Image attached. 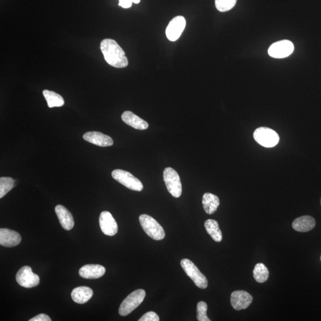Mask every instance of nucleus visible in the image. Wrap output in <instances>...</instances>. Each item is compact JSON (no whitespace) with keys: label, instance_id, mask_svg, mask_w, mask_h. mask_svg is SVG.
I'll return each instance as SVG.
<instances>
[{"label":"nucleus","instance_id":"nucleus-1","mask_svg":"<svg viewBox=\"0 0 321 321\" xmlns=\"http://www.w3.org/2000/svg\"><path fill=\"white\" fill-rule=\"evenodd\" d=\"M101 50L105 60L109 65L116 68L128 66V60L123 50L112 39H105L101 42Z\"/></svg>","mask_w":321,"mask_h":321},{"label":"nucleus","instance_id":"nucleus-2","mask_svg":"<svg viewBox=\"0 0 321 321\" xmlns=\"http://www.w3.org/2000/svg\"><path fill=\"white\" fill-rule=\"evenodd\" d=\"M140 221L144 232L151 238L155 241H161L165 238V233L163 227L151 216L142 214Z\"/></svg>","mask_w":321,"mask_h":321},{"label":"nucleus","instance_id":"nucleus-3","mask_svg":"<svg viewBox=\"0 0 321 321\" xmlns=\"http://www.w3.org/2000/svg\"><path fill=\"white\" fill-rule=\"evenodd\" d=\"M146 292L143 289H138L130 294L120 306L119 313L121 316H127L144 301Z\"/></svg>","mask_w":321,"mask_h":321},{"label":"nucleus","instance_id":"nucleus-4","mask_svg":"<svg viewBox=\"0 0 321 321\" xmlns=\"http://www.w3.org/2000/svg\"><path fill=\"white\" fill-rule=\"evenodd\" d=\"M180 265L196 286L202 289L207 288L208 285L207 279L199 271L194 262L188 259H184L181 260Z\"/></svg>","mask_w":321,"mask_h":321},{"label":"nucleus","instance_id":"nucleus-5","mask_svg":"<svg viewBox=\"0 0 321 321\" xmlns=\"http://www.w3.org/2000/svg\"><path fill=\"white\" fill-rule=\"evenodd\" d=\"M163 178L167 190L173 197H180L182 194V185L177 172L171 167L165 168Z\"/></svg>","mask_w":321,"mask_h":321},{"label":"nucleus","instance_id":"nucleus-6","mask_svg":"<svg viewBox=\"0 0 321 321\" xmlns=\"http://www.w3.org/2000/svg\"><path fill=\"white\" fill-rule=\"evenodd\" d=\"M253 137L257 143L266 148L276 146L280 140L279 134L274 130L265 127L256 128L253 133Z\"/></svg>","mask_w":321,"mask_h":321},{"label":"nucleus","instance_id":"nucleus-7","mask_svg":"<svg viewBox=\"0 0 321 321\" xmlns=\"http://www.w3.org/2000/svg\"><path fill=\"white\" fill-rule=\"evenodd\" d=\"M111 174L115 180L130 190L137 192L143 190L144 186L142 182L129 172L117 169Z\"/></svg>","mask_w":321,"mask_h":321},{"label":"nucleus","instance_id":"nucleus-8","mask_svg":"<svg viewBox=\"0 0 321 321\" xmlns=\"http://www.w3.org/2000/svg\"><path fill=\"white\" fill-rule=\"evenodd\" d=\"M16 281L20 286L29 289L38 286L40 279L38 275L32 272L30 266H24L17 273Z\"/></svg>","mask_w":321,"mask_h":321},{"label":"nucleus","instance_id":"nucleus-9","mask_svg":"<svg viewBox=\"0 0 321 321\" xmlns=\"http://www.w3.org/2000/svg\"><path fill=\"white\" fill-rule=\"evenodd\" d=\"M293 43L288 40H283L273 43L268 50L269 55L273 58L283 59L291 55L293 52Z\"/></svg>","mask_w":321,"mask_h":321},{"label":"nucleus","instance_id":"nucleus-10","mask_svg":"<svg viewBox=\"0 0 321 321\" xmlns=\"http://www.w3.org/2000/svg\"><path fill=\"white\" fill-rule=\"evenodd\" d=\"M187 22L184 16H178L172 19L166 29V36L171 41H175L180 38L185 29Z\"/></svg>","mask_w":321,"mask_h":321},{"label":"nucleus","instance_id":"nucleus-11","mask_svg":"<svg viewBox=\"0 0 321 321\" xmlns=\"http://www.w3.org/2000/svg\"><path fill=\"white\" fill-rule=\"evenodd\" d=\"M100 225L104 235L113 236L118 232V225L113 215L109 211L101 212L100 216Z\"/></svg>","mask_w":321,"mask_h":321},{"label":"nucleus","instance_id":"nucleus-12","mask_svg":"<svg viewBox=\"0 0 321 321\" xmlns=\"http://www.w3.org/2000/svg\"><path fill=\"white\" fill-rule=\"evenodd\" d=\"M252 301V295L243 290L233 292L231 295L232 306L236 310L248 308Z\"/></svg>","mask_w":321,"mask_h":321},{"label":"nucleus","instance_id":"nucleus-13","mask_svg":"<svg viewBox=\"0 0 321 321\" xmlns=\"http://www.w3.org/2000/svg\"><path fill=\"white\" fill-rule=\"evenodd\" d=\"M21 236L18 232L8 228L0 229V245L7 248L18 246L21 242Z\"/></svg>","mask_w":321,"mask_h":321},{"label":"nucleus","instance_id":"nucleus-14","mask_svg":"<svg viewBox=\"0 0 321 321\" xmlns=\"http://www.w3.org/2000/svg\"><path fill=\"white\" fill-rule=\"evenodd\" d=\"M83 137L88 143L99 147H110L114 144L112 138L99 131H89L84 134Z\"/></svg>","mask_w":321,"mask_h":321},{"label":"nucleus","instance_id":"nucleus-15","mask_svg":"<svg viewBox=\"0 0 321 321\" xmlns=\"http://www.w3.org/2000/svg\"><path fill=\"white\" fill-rule=\"evenodd\" d=\"M106 268L102 265L88 264L84 265L79 269V275L85 279H97L106 273Z\"/></svg>","mask_w":321,"mask_h":321},{"label":"nucleus","instance_id":"nucleus-16","mask_svg":"<svg viewBox=\"0 0 321 321\" xmlns=\"http://www.w3.org/2000/svg\"><path fill=\"white\" fill-rule=\"evenodd\" d=\"M121 119L128 126L137 130H146L149 127V124L146 121L142 119L141 118L129 111H124L121 115Z\"/></svg>","mask_w":321,"mask_h":321},{"label":"nucleus","instance_id":"nucleus-17","mask_svg":"<svg viewBox=\"0 0 321 321\" xmlns=\"http://www.w3.org/2000/svg\"><path fill=\"white\" fill-rule=\"evenodd\" d=\"M55 211L62 227L66 231L72 230L74 225V221L73 216L68 209L59 205L56 206Z\"/></svg>","mask_w":321,"mask_h":321},{"label":"nucleus","instance_id":"nucleus-18","mask_svg":"<svg viewBox=\"0 0 321 321\" xmlns=\"http://www.w3.org/2000/svg\"><path fill=\"white\" fill-rule=\"evenodd\" d=\"M315 219L310 216H302L293 221L292 227L295 231L299 232H307L315 227Z\"/></svg>","mask_w":321,"mask_h":321},{"label":"nucleus","instance_id":"nucleus-19","mask_svg":"<svg viewBox=\"0 0 321 321\" xmlns=\"http://www.w3.org/2000/svg\"><path fill=\"white\" fill-rule=\"evenodd\" d=\"M93 294V290L89 287L81 286L74 289L71 294V296L74 302L84 304L92 298Z\"/></svg>","mask_w":321,"mask_h":321},{"label":"nucleus","instance_id":"nucleus-20","mask_svg":"<svg viewBox=\"0 0 321 321\" xmlns=\"http://www.w3.org/2000/svg\"><path fill=\"white\" fill-rule=\"evenodd\" d=\"M203 207L208 214H213L217 210L219 205V199L217 196L206 193L202 198Z\"/></svg>","mask_w":321,"mask_h":321},{"label":"nucleus","instance_id":"nucleus-21","mask_svg":"<svg viewBox=\"0 0 321 321\" xmlns=\"http://www.w3.org/2000/svg\"><path fill=\"white\" fill-rule=\"evenodd\" d=\"M206 231L211 238L216 242H220L222 240V232L219 229L218 223L214 219H209L205 222Z\"/></svg>","mask_w":321,"mask_h":321},{"label":"nucleus","instance_id":"nucleus-22","mask_svg":"<svg viewBox=\"0 0 321 321\" xmlns=\"http://www.w3.org/2000/svg\"><path fill=\"white\" fill-rule=\"evenodd\" d=\"M43 95L50 108L60 107L64 104L63 98L53 91L44 90L43 91Z\"/></svg>","mask_w":321,"mask_h":321},{"label":"nucleus","instance_id":"nucleus-23","mask_svg":"<svg viewBox=\"0 0 321 321\" xmlns=\"http://www.w3.org/2000/svg\"><path fill=\"white\" fill-rule=\"evenodd\" d=\"M253 277L259 283L267 281L269 277V271L267 267L262 263H258L255 266L253 271Z\"/></svg>","mask_w":321,"mask_h":321},{"label":"nucleus","instance_id":"nucleus-24","mask_svg":"<svg viewBox=\"0 0 321 321\" xmlns=\"http://www.w3.org/2000/svg\"><path fill=\"white\" fill-rule=\"evenodd\" d=\"M15 187V181L11 177L0 178V198H3Z\"/></svg>","mask_w":321,"mask_h":321},{"label":"nucleus","instance_id":"nucleus-25","mask_svg":"<svg viewBox=\"0 0 321 321\" xmlns=\"http://www.w3.org/2000/svg\"><path fill=\"white\" fill-rule=\"evenodd\" d=\"M237 2V0H215L216 8L218 11L225 12L229 11L233 8Z\"/></svg>","mask_w":321,"mask_h":321},{"label":"nucleus","instance_id":"nucleus-26","mask_svg":"<svg viewBox=\"0 0 321 321\" xmlns=\"http://www.w3.org/2000/svg\"><path fill=\"white\" fill-rule=\"evenodd\" d=\"M208 306L205 302H199L197 305V319L199 321H210L207 316Z\"/></svg>","mask_w":321,"mask_h":321},{"label":"nucleus","instance_id":"nucleus-27","mask_svg":"<svg viewBox=\"0 0 321 321\" xmlns=\"http://www.w3.org/2000/svg\"><path fill=\"white\" fill-rule=\"evenodd\" d=\"M160 317L156 313L148 312L141 317L139 321H159Z\"/></svg>","mask_w":321,"mask_h":321},{"label":"nucleus","instance_id":"nucleus-28","mask_svg":"<svg viewBox=\"0 0 321 321\" xmlns=\"http://www.w3.org/2000/svg\"><path fill=\"white\" fill-rule=\"evenodd\" d=\"M29 321H52L50 317L46 315V314H39L32 318L29 320Z\"/></svg>","mask_w":321,"mask_h":321},{"label":"nucleus","instance_id":"nucleus-29","mask_svg":"<svg viewBox=\"0 0 321 321\" xmlns=\"http://www.w3.org/2000/svg\"><path fill=\"white\" fill-rule=\"evenodd\" d=\"M132 4V0H119V5L124 9L130 8Z\"/></svg>","mask_w":321,"mask_h":321},{"label":"nucleus","instance_id":"nucleus-30","mask_svg":"<svg viewBox=\"0 0 321 321\" xmlns=\"http://www.w3.org/2000/svg\"><path fill=\"white\" fill-rule=\"evenodd\" d=\"M133 3H135V4H139L140 3L141 0H132Z\"/></svg>","mask_w":321,"mask_h":321},{"label":"nucleus","instance_id":"nucleus-31","mask_svg":"<svg viewBox=\"0 0 321 321\" xmlns=\"http://www.w3.org/2000/svg\"><path fill=\"white\" fill-rule=\"evenodd\" d=\"M320 204H321V199H320Z\"/></svg>","mask_w":321,"mask_h":321},{"label":"nucleus","instance_id":"nucleus-32","mask_svg":"<svg viewBox=\"0 0 321 321\" xmlns=\"http://www.w3.org/2000/svg\"><path fill=\"white\" fill-rule=\"evenodd\" d=\"M320 260H321V256H320Z\"/></svg>","mask_w":321,"mask_h":321}]
</instances>
